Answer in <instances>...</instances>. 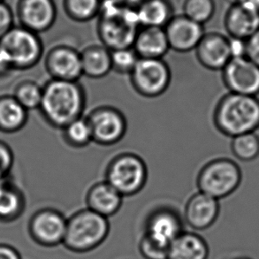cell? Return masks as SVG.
Segmentation results:
<instances>
[{"label": "cell", "instance_id": "6da1fadb", "mask_svg": "<svg viewBox=\"0 0 259 259\" xmlns=\"http://www.w3.org/2000/svg\"><path fill=\"white\" fill-rule=\"evenodd\" d=\"M86 106V93L79 81L51 79L42 87L39 107L50 126L63 130L69 123L82 117Z\"/></svg>", "mask_w": 259, "mask_h": 259}, {"label": "cell", "instance_id": "7a4b0ae2", "mask_svg": "<svg viewBox=\"0 0 259 259\" xmlns=\"http://www.w3.org/2000/svg\"><path fill=\"white\" fill-rule=\"evenodd\" d=\"M213 121L226 137L256 132L259 128L258 97L228 92L218 102Z\"/></svg>", "mask_w": 259, "mask_h": 259}, {"label": "cell", "instance_id": "3957f363", "mask_svg": "<svg viewBox=\"0 0 259 259\" xmlns=\"http://www.w3.org/2000/svg\"><path fill=\"white\" fill-rule=\"evenodd\" d=\"M98 17L97 32L103 46L111 52L133 46L141 28L136 9L115 0H103Z\"/></svg>", "mask_w": 259, "mask_h": 259}, {"label": "cell", "instance_id": "277c9868", "mask_svg": "<svg viewBox=\"0 0 259 259\" xmlns=\"http://www.w3.org/2000/svg\"><path fill=\"white\" fill-rule=\"evenodd\" d=\"M109 233L108 219L86 208L67 218L63 245L76 254L91 252L105 242Z\"/></svg>", "mask_w": 259, "mask_h": 259}, {"label": "cell", "instance_id": "5b68a950", "mask_svg": "<svg viewBox=\"0 0 259 259\" xmlns=\"http://www.w3.org/2000/svg\"><path fill=\"white\" fill-rule=\"evenodd\" d=\"M242 170L230 158H215L200 170L196 184L200 192L220 200L231 196L242 183Z\"/></svg>", "mask_w": 259, "mask_h": 259}, {"label": "cell", "instance_id": "8992f818", "mask_svg": "<svg viewBox=\"0 0 259 259\" xmlns=\"http://www.w3.org/2000/svg\"><path fill=\"white\" fill-rule=\"evenodd\" d=\"M147 180V165L140 156L132 152L117 155L105 170V182L123 197L138 194L146 185Z\"/></svg>", "mask_w": 259, "mask_h": 259}, {"label": "cell", "instance_id": "52a82bcc", "mask_svg": "<svg viewBox=\"0 0 259 259\" xmlns=\"http://www.w3.org/2000/svg\"><path fill=\"white\" fill-rule=\"evenodd\" d=\"M0 46L10 58L14 70H27L42 59L44 46L38 34L23 27H13L2 38Z\"/></svg>", "mask_w": 259, "mask_h": 259}, {"label": "cell", "instance_id": "ba28073f", "mask_svg": "<svg viewBox=\"0 0 259 259\" xmlns=\"http://www.w3.org/2000/svg\"><path fill=\"white\" fill-rule=\"evenodd\" d=\"M130 75L135 91L149 98L164 94L172 81L171 69L163 59L139 58Z\"/></svg>", "mask_w": 259, "mask_h": 259}, {"label": "cell", "instance_id": "9c48e42d", "mask_svg": "<svg viewBox=\"0 0 259 259\" xmlns=\"http://www.w3.org/2000/svg\"><path fill=\"white\" fill-rule=\"evenodd\" d=\"M93 142L103 146H111L122 140L127 130V120L120 110L103 105L93 109L87 117Z\"/></svg>", "mask_w": 259, "mask_h": 259}, {"label": "cell", "instance_id": "30bf717a", "mask_svg": "<svg viewBox=\"0 0 259 259\" xmlns=\"http://www.w3.org/2000/svg\"><path fill=\"white\" fill-rule=\"evenodd\" d=\"M67 218L59 210L45 208L36 211L29 221V233L36 243L52 248L63 244Z\"/></svg>", "mask_w": 259, "mask_h": 259}, {"label": "cell", "instance_id": "8fae6325", "mask_svg": "<svg viewBox=\"0 0 259 259\" xmlns=\"http://www.w3.org/2000/svg\"><path fill=\"white\" fill-rule=\"evenodd\" d=\"M221 72L229 92L258 96L259 67L249 58H233Z\"/></svg>", "mask_w": 259, "mask_h": 259}, {"label": "cell", "instance_id": "7c38bea8", "mask_svg": "<svg viewBox=\"0 0 259 259\" xmlns=\"http://www.w3.org/2000/svg\"><path fill=\"white\" fill-rule=\"evenodd\" d=\"M182 232V218L176 210L169 207L153 210L144 224V236L166 249Z\"/></svg>", "mask_w": 259, "mask_h": 259}, {"label": "cell", "instance_id": "4fadbf2b", "mask_svg": "<svg viewBox=\"0 0 259 259\" xmlns=\"http://www.w3.org/2000/svg\"><path fill=\"white\" fill-rule=\"evenodd\" d=\"M45 66L52 79L78 81L83 75L81 52L67 45H59L50 49Z\"/></svg>", "mask_w": 259, "mask_h": 259}, {"label": "cell", "instance_id": "5bb4252c", "mask_svg": "<svg viewBox=\"0 0 259 259\" xmlns=\"http://www.w3.org/2000/svg\"><path fill=\"white\" fill-rule=\"evenodd\" d=\"M164 28L170 49L177 53H189L196 50L205 34L203 25L183 14L175 15Z\"/></svg>", "mask_w": 259, "mask_h": 259}, {"label": "cell", "instance_id": "9a60e30c", "mask_svg": "<svg viewBox=\"0 0 259 259\" xmlns=\"http://www.w3.org/2000/svg\"><path fill=\"white\" fill-rule=\"evenodd\" d=\"M220 212L219 200L199 191L194 194L186 203L184 220L189 228L203 231L215 224Z\"/></svg>", "mask_w": 259, "mask_h": 259}, {"label": "cell", "instance_id": "2e32d148", "mask_svg": "<svg viewBox=\"0 0 259 259\" xmlns=\"http://www.w3.org/2000/svg\"><path fill=\"white\" fill-rule=\"evenodd\" d=\"M56 5L53 0H21L19 18L22 26L36 34L49 30L56 21Z\"/></svg>", "mask_w": 259, "mask_h": 259}, {"label": "cell", "instance_id": "e0dca14e", "mask_svg": "<svg viewBox=\"0 0 259 259\" xmlns=\"http://www.w3.org/2000/svg\"><path fill=\"white\" fill-rule=\"evenodd\" d=\"M195 51L199 63L209 70L222 71L232 59L229 39L216 32L205 33Z\"/></svg>", "mask_w": 259, "mask_h": 259}, {"label": "cell", "instance_id": "ac0fdd59", "mask_svg": "<svg viewBox=\"0 0 259 259\" xmlns=\"http://www.w3.org/2000/svg\"><path fill=\"white\" fill-rule=\"evenodd\" d=\"M229 37L248 39L259 29V12L245 3L232 5L224 18Z\"/></svg>", "mask_w": 259, "mask_h": 259}, {"label": "cell", "instance_id": "d6986e66", "mask_svg": "<svg viewBox=\"0 0 259 259\" xmlns=\"http://www.w3.org/2000/svg\"><path fill=\"white\" fill-rule=\"evenodd\" d=\"M123 197L108 182H99L91 186L86 194V204L89 210L103 217H112L119 212Z\"/></svg>", "mask_w": 259, "mask_h": 259}, {"label": "cell", "instance_id": "ffe728a7", "mask_svg": "<svg viewBox=\"0 0 259 259\" xmlns=\"http://www.w3.org/2000/svg\"><path fill=\"white\" fill-rule=\"evenodd\" d=\"M132 47L144 59H163L170 50L165 28L154 27H141Z\"/></svg>", "mask_w": 259, "mask_h": 259}, {"label": "cell", "instance_id": "44dd1931", "mask_svg": "<svg viewBox=\"0 0 259 259\" xmlns=\"http://www.w3.org/2000/svg\"><path fill=\"white\" fill-rule=\"evenodd\" d=\"M210 248L205 239L193 232H182L170 244L167 259H209Z\"/></svg>", "mask_w": 259, "mask_h": 259}, {"label": "cell", "instance_id": "7402d4cb", "mask_svg": "<svg viewBox=\"0 0 259 259\" xmlns=\"http://www.w3.org/2000/svg\"><path fill=\"white\" fill-rule=\"evenodd\" d=\"M82 74L91 79H102L112 71L111 51L103 45H91L81 52Z\"/></svg>", "mask_w": 259, "mask_h": 259}, {"label": "cell", "instance_id": "603a6c76", "mask_svg": "<svg viewBox=\"0 0 259 259\" xmlns=\"http://www.w3.org/2000/svg\"><path fill=\"white\" fill-rule=\"evenodd\" d=\"M136 13L141 27L164 28L175 16L170 0H144Z\"/></svg>", "mask_w": 259, "mask_h": 259}, {"label": "cell", "instance_id": "cb8c5ba5", "mask_svg": "<svg viewBox=\"0 0 259 259\" xmlns=\"http://www.w3.org/2000/svg\"><path fill=\"white\" fill-rule=\"evenodd\" d=\"M28 111L13 95L0 96V131L15 133L28 122Z\"/></svg>", "mask_w": 259, "mask_h": 259}, {"label": "cell", "instance_id": "d4e9b609", "mask_svg": "<svg viewBox=\"0 0 259 259\" xmlns=\"http://www.w3.org/2000/svg\"><path fill=\"white\" fill-rule=\"evenodd\" d=\"M25 209V196L21 189L5 179L0 182V221H13Z\"/></svg>", "mask_w": 259, "mask_h": 259}, {"label": "cell", "instance_id": "484cf974", "mask_svg": "<svg viewBox=\"0 0 259 259\" xmlns=\"http://www.w3.org/2000/svg\"><path fill=\"white\" fill-rule=\"evenodd\" d=\"M103 0H63L64 10L71 20L88 22L98 17Z\"/></svg>", "mask_w": 259, "mask_h": 259}, {"label": "cell", "instance_id": "4316f807", "mask_svg": "<svg viewBox=\"0 0 259 259\" xmlns=\"http://www.w3.org/2000/svg\"><path fill=\"white\" fill-rule=\"evenodd\" d=\"M232 153L242 162H251L259 157V137L256 132L246 133L232 138Z\"/></svg>", "mask_w": 259, "mask_h": 259}, {"label": "cell", "instance_id": "83f0119b", "mask_svg": "<svg viewBox=\"0 0 259 259\" xmlns=\"http://www.w3.org/2000/svg\"><path fill=\"white\" fill-rule=\"evenodd\" d=\"M62 130L64 139L71 147H85L93 142L91 126L83 117L69 123Z\"/></svg>", "mask_w": 259, "mask_h": 259}, {"label": "cell", "instance_id": "f1b7e54d", "mask_svg": "<svg viewBox=\"0 0 259 259\" xmlns=\"http://www.w3.org/2000/svg\"><path fill=\"white\" fill-rule=\"evenodd\" d=\"M182 11L186 17L204 25L213 17L216 2L215 0H184Z\"/></svg>", "mask_w": 259, "mask_h": 259}, {"label": "cell", "instance_id": "f546056e", "mask_svg": "<svg viewBox=\"0 0 259 259\" xmlns=\"http://www.w3.org/2000/svg\"><path fill=\"white\" fill-rule=\"evenodd\" d=\"M13 96L28 111L39 109L42 101V87L34 81H21L15 88Z\"/></svg>", "mask_w": 259, "mask_h": 259}, {"label": "cell", "instance_id": "4dcf8cb0", "mask_svg": "<svg viewBox=\"0 0 259 259\" xmlns=\"http://www.w3.org/2000/svg\"><path fill=\"white\" fill-rule=\"evenodd\" d=\"M139 57L133 47L111 52L112 70L121 74H130L137 65Z\"/></svg>", "mask_w": 259, "mask_h": 259}, {"label": "cell", "instance_id": "1f68e13d", "mask_svg": "<svg viewBox=\"0 0 259 259\" xmlns=\"http://www.w3.org/2000/svg\"><path fill=\"white\" fill-rule=\"evenodd\" d=\"M138 249L144 259H167L168 249L158 245L144 235L141 237Z\"/></svg>", "mask_w": 259, "mask_h": 259}, {"label": "cell", "instance_id": "d6a6232c", "mask_svg": "<svg viewBox=\"0 0 259 259\" xmlns=\"http://www.w3.org/2000/svg\"><path fill=\"white\" fill-rule=\"evenodd\" d=\"M14 153L8 144L0 141V175L7 177L14 165Z\"/></svg>", "mask_w": 259, "mask_h": 259}, {"label": "cell", "instance_id": "836d02e7", "mask_svg": "<svg viewBox=\"0 0 259 259\" xmlns=\"http://www.w3.org/2000/svg\"><path fill=\"white\" fill-rule=\"evenodd\" d=\"M14 16L10 8L0 1V39L13 28Z\"/></svg>", "mask_w": 259, "mask_h": 259}, {"label": "cell", "instance_id": "e575fe53", "mask_svg": "<svg viewBox=\"0 0 259 259\" xmlns=\"http://www.w3.org/2000/svg\"><path fill=\"white\" fill-rule=\"evenodd\" d=\"M246 57L259 67V29L248 40H246Z\"/></svg>", "mask_w": 259, "mask_h": 259}, {"label": "cell", "instance_id": "d590c367", "mask_svg": "<svg viewBox=\"0 0 259 259\" xmlns=\"http://www.w3.org/2000/svg\"><path fill=\"white\" fill-rule=\"evenodd\" d=\"M228 39H229V49H230L232 59L246 57V51H247L246 40L234 38V37H228Z\"/></svg>", "mask_w": 259, "mask_h": 259}, {"label": "cell", "instance_id": "8d00e7d4", "mask_svg": "<svg viewBox=\"0 0 259 259\" xmlns=\"http://www.w3.org/2000/svg\"><path fill=\"white\" fill-rule=\"evenodd\" d=\"M13 70L14 67L11 62L10 58L7 52L0 46V78L7 76Z\"/></svg>", "mask_w": 259, "mask_h": 259}, {"label": "cell", "instance_id": "74e56055", "mask_svg": "<svg viewBox=\"0 0 259 259\" xmlns=\"http://www.w3.org/2000/svg\"><path fill=\"white\" fill-rule=\"evenodd\" d=\"M0 259H21L17 250L7 244H0Z\"/></svg>", "mask_w": 259, "mask_h": 259}, {"label": "cell", "instance_id": "f35d334b", "mask_svg": "<svg viewBox=\"0 0 259 259\" xmlns=\"http://www.w3.org/2000/svg\"><path fill=\"white\" fill-rule=\"evenodd\" d=\"M116 2L122 5L124 7H130L132 9H137L144 0H115Z\"/></svg>", "mask_w": 259, "mask_h": 259}, {"label": "cell", "instance_id": "ab89813d", "mask_svg": "<svg viewBox=\"0 0 259 259\" xmlns=\"http://www.w3.org/2000/svg\"><path fill=\"white\" fill-rule=\"evenodd\" d=\"M242 3L247 4L259 12V0H244Z\"/></svg>", "mask_w": 259, "mask_h": 259}, {"label": "cell", "instance_id": "60d3db41", "mask_svg": "<svg viewBox=\"0 0 259 259\" xmlns=\"http://www.w3.org/2000/svg\"><path fill=\"white\" fill-rule=\"evenodd\" d=\"M226 1L230 4V6H232V5H237V4L242 3L244 0H226Z\"/></svg>", "mask_w": 259, "mask_h": 259}, {"label": "cell", "instance_id": "b9f144b4", "mask_svg": "<svg viewBox=\"0 0 259 259\" xmlns=\"http://www.w3.org/2000/svg\"><path fill=\"white\" fill-rule=\"evenodd\" d=\"M230 259H254L252 257H249V256H235V257H232Z\"/></svg>", "mask_w": 259, "mask_h": 259}]
</instances>
